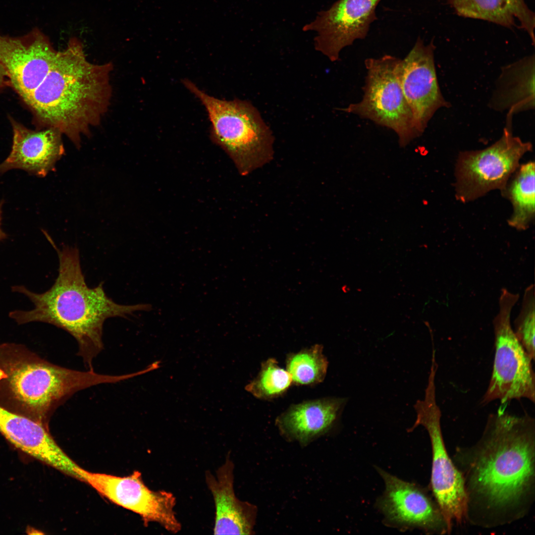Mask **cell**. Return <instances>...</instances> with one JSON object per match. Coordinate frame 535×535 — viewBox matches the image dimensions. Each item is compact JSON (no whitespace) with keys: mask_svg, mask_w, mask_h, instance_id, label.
<instances>
[{"mask_svg":"<svg viewBox=\"0 0 535 535\" xmlns=\"http://www.w3.org/2000/svg\"><path fill=\"white\" fill-rule=\"evenodd\" d=\"M519 295L503 288L498 312L493 320L495 353L493 369L487 389L480 404L494 400L501 404L513 399L535 401L534 361L518 339L511 324L512 309Z\"/></svg>","mask_w":535,"mask_h":535,"instance_id":"cell-7","label":"cell"},{"mask_svg":"<svg viewBox=\"0 0 535 535\" xmlns=\"http://www.w3.org/2000/svg\"><path fill=\"white\" fill-rule=\"evenodd\" d=\"M323 350L321 344H317L287 355L286 370L293 384L313 386L324 380L328 361Z\"/></svg>","mask_w":535,"mask_h":535,"instance_id":"cell-22","label":"cell"},{"mask_svg":"<svg viewBox=\"0 0 535 535\" xmlns=\"http://www.w3.org/2000/svg\"><path fill=\"white\" fill-rule=\"evenodd\" d=\"M4 203V201L2 200L0 202V241L5 239L7 237V235L5 232L3 231L1 228V222L2 219V207Z\"/></svg>","mask_w":535,"mask_h":535,"instance_id":"cell-26","label":"cell"},{"mask_svg":"<svg viewBox=\"0 0 535 535\" xmlns=\"http://www.w3.org/2000/svg\"><path fill=\"white\" fill-rule=\"evenodd\" d=\"M111 63H93L82 42L71 38L58 51L40 84L23 101L39 129L53 128L79 148L107 111L112 96Z\"/></svg>","mask_w":535,"mask_h":535,"instance_id":"cell-2","label":"cell"},{"mask_svg":"<svg viewBox=\"0 0 535 535\" xmlns=\"http://www.w3.org/2000/svg\"><path fill=\"white\" fill-rule=\"evenodd\" d=\"M380 1L338 0L319 12L303 29L316 32V49L330 61H337L343 48L366 37L371 24L377 19L375 9Z\"/></svg>","mask_w":535,"mask_h":535,"instance_id":"cell-11","label":"cell"},{"mask_svg":"<svg viewBox=\"0 0 535 535\" xmlns=\"http://www.w3.org/2000/svg\"><path fill=\"white\" fill-rule=\"evenodd\" d=\"M58 51L37 28L20 37L0 34V63L9 86L24 101L51 68Z\"/></svg>","mask_w":535,"mask_h":535,"instance_id":"cell-12","label":"cell"},{"mask_svg":"<svg viewBox=\"0 0 535 535\" xmlns=\"http://www.w3.org/2000/svg\"><path fill=\"white\" fill-rule=\"evenodd\" d=\"M506 406L488 416L473 466L476 491L495 507L518 501L534 474L535 420L511 414Z\"/></svg>","mask_w":535,"mask_h":535,"instance_id":"cell-3","label":"cell"},{"mask_svg":"<svg viewBox=\"0 0 535 535\" xmlns=\"http://www.w3.org/2000/svg\"><path fill=\"white\" fill-rule=\"evenodd\" d=\"M45 235L58 255L57 278L49 290L40 294L24 286H12L13 291L28 297L35 308L28 311L15 310L9 316L19 323L41 321L66 331L77 341L78 355L86 368L94 370L93 361L104 347L105 321L116 317L127 318L137 311H149L152 306L118 304L107 295L102 282L96 287H88L82 272L78 249L67 246L59 249L47 233Z\"/></svg>","mask_w":535,"mask_h":535,"instance_id":"cell-1","label":"cell"},{"mask_svg":"<svg viewBox=\"0 0 535 535\" xmlns=\"http://www.w3.org/2000/svg\"><path fill=\"white\" fill-rule=\"evenodd\" d=\"M13 138L11 151L0 164V174L20 169L44 177L54 169L64 152L62 134L53 128L29 129L11 117Z\"/></svg>","mask_w":535,"mask_h":535,"instance_id":"cell-14","label":"cell"},{"mask_svg":"<svg viewBox=\"0 0 535 535\" xmlns=\"http://www.w3.org/2000/svg\"><path fill=\"white\" fill-rule=\"evenodd\" d=\"M378 472L385 487L380 507L389 521L428 530L445 523L440 510L420 488L380 469Z\"/></svg>","mask_w":535,"mask_h":535,"instance_id":"cell-16","label":"cell"},{"mask_svg":"<svg viewBox=\"0 0 535 535\" xmlns=\"http://www.w3.org/2000/svg\"><path fill=\"white\" fill-rule=\"evenodd\" d=\"M206 482L215 507L214 535H252L257 507L239 499L234 489V464L228 456L215 476L209 471Z\"/></svg>","mask_w":535,"mask_h":535,"instance_id":"cell-17","label":"cell"},{"mask_svg":"<svg viewBox=\"0 0 535 535\" xmlns=\"http://www.w3.org/2000/svg\"><path fill=\"white\" fill-rule=\"evenodd\" d=\"M402 59L388 54L365 60L363 96L341 110L394 131L400 147L420 136L400 80Z\"/></svg>","mask_w":535,"mask_h":535,"instance_id":"cell-6","label":"cell"},{"mask_svg":"<svg viewBox=\"0 0 535 535\" xmlns=\"http://www.w3.org/2000/svg\"><path fill=\"white\" fill-rule=\"evenodd\" d=\"M490 107L507 110V120L535 107V56L526 57L502 68L490 102Z\"/></svg>","mask_w":535,"mask_h":535,"instance_id":"cell-19","label":"cell"},{"mask_svg":"<svg viewBox=\"0 0 535 535\" xmlns=\"http://www.w3.org/2000/svg\"><path fill=\"white\" fill-rule=\"evenodd\" d=\"M435 372H429L425 397L414 405L416 419L411 431L423 426L429 435L432 449L431 485L446 528L453 521L461 522L468 507V496L464 479L452 462L443 439L441 412L436 400Z\"/></svg>","mask_w":535,"mask_h":535,"instance_id":"cell-9","label":"cell"},{"mask_svg":"<svg viewBox=\"0 0 535 535\" xmlns=\"http://www.w3.org/2000/svg\"><path fill=\"white\" fill-rule=\"evenodd\" d=\"M0 432L17 448L80 480L81 468L58 445L43 424L0 406Z\"/></svg>","mask_w":535,"mask_h":535,"instance_id":"cell-15","label":"cell"},{"mask_svg":"<svg viewBox=\"0 0 535 535\" xmlns=\"http://www.w3.org/2000/svg\"><path fill=\"white\" fill-rule=\"evenodd\" d=\"M292 383L287 370L280 367L275 359L269 358L262 363L257 376L245 389L257 399L270 400L283 395Z\"/></svg>","mask_w":535,"mask_h":535,"instance_id":"cell-23","label":"cell"},{"mask_svg":"<svg viewBox=\"0 0 535 535\" xmlns=\"http://www.w3.org/2000/svg\"><path fill=\"white\" fill-rule=\"evenodd\" d=\"M457 14L525 30L535 43V13L524 0H447ZM518 27V26H517Z\"/></svg>","mask_w":535,"mask_h":535,"instance_id":"cell-20","label":"cell"},{"mask_svg":"<svg viewBox=\"0 0 535 535\" xmlns=\"http://www.w3.org/2000/svg\"><path fill=\"white\" fill-rule=\"evenodd\" d=\"M7 378V374L3 371L0 369V380Z\"/></svg>","mask_w":535,"mask_h":535,"instance_id":"cell-27","label":"cell"},{"mask_svg":"<svg viewBox=\"0 0 535 535\" xmlns=\"http://www.w3.org/2000/svg\"><path fill=\"white\" fill-rule=\"evenodd\" d=\"M7 86H9L7 73L3 66L0 63V91Z\"/></svg>","mask_w":535,"mask_h":535,"instance_id":"cell-25","label":"cell"},{"mask_svg":"<svg viewBox=\"0 0 535 535\" xmlns=\"http://www.w3.org/2000/svg\"><path fill=\"white\" fill-rule=\"evenodd\" d=\"M530 142L514 136L512 123H506L501 137L482 150L461 152L455 166L456 198L468 202L490 191L502 192L522 157L532 150Z\"/></svg>","mask_w":535,"mask_h":535,"instance_id":"cell-8","label":"cell"},{"mask_svg":"<svg viewBox=\"0 0 535 535\" xmlns=\"http://www.w3.org/2000/svg\"><path fill=\"white\" fill-rule=\"evenodd\" d=\"M182 83L205 107L212 123L211 139L228 154L241 174H249L272 158L271 131L251 103L210 96L188 79Z\"/></svg>","mask_w":535,"mask_h":535,"instance_id":"cell-4","label":"cell"},{"mask_svg":"<svg viewBox=\"0 0 535 535\" xmlns=\"http://www.w3.org/2000/svg\"><path fill=\"white\" fill-rule=\"evenodd\" d=\"M535 297L533 284L525 290L522 307L514 321V332L520 343L534 361L535 357Z\"/></svg>","mask_w":535,"mask_h":535,"instance_id":"cell-24","label":"cell"},{"mask_svg":"<svg viewBox=\"0 0 535 535\" xmlns=\"http://www.w3.org/2000/svg\"><path fill=\"white\" fill-rule=\"evenodd\" d=\"M347 401L326 397L292 404L276 417L275 425L285 438L305 445L333 427Z\"/></svg>","mask_w":535,"mask_h":535,"instance_id":"cell-18","label":"cell"},{"mask_svg":"<svg viewBox=\"0 0 535 535\" xmlns=\"http://www.w3.org/2000/svg\"><path fill=\"white\" fill-rule=\"evenodd\" d=\"M434 49L432 41L425 45L418 37L401 62L400 80L403 92L420 135L439 109L450 106L438 84Z\"/></svg>","mask_w":535,"mask_h":535,"instance_id":"cell-13","label":"cell"},{"mask_svg":"<svg viewBox=\"0 0 535 535\" xmlns=\"http://www.w3.org/2000/svg\"><path fill=\"white\" fill-rule=\"evenodd\" d=\"M6 374L13 398L40 422L77 391L124 379L123 375L79 371L40 360L14 363Z\"/></svg>","mask_w":535,"mask_h":535,"instance_id":"cell-5","label":"cell"},{"mask_svg":"<svg viewBox=\"0 0 535 535\" xmlns=\"http://www.w3.org/2000/svg\"><path fill=\"white\" fill-rule=\"evenodd\" d=\"M79 474L81 481L104 497L140 515L146 526L150 522H155L171 533L181 530V525L174 511V495L163 490L150 489L140 472L136 471L129 476L121 477L92 473L81 468Z\"/></svg>","mask_w":535,"mask_h":535,"instance_id":"cell-10","label":"cell"},{"mask_svg":"<svg viewBox=\"0 0 535 535\" xmlns=\"http://www.w3.org/2000/svg\"><path fill=\"white\" fill-rule=\"evenodd\" d=\"M501 193L513 206L508 224L517 230L527 229L534 220L535 214L534 162L530 161L520 165Z\"/></svg>","mask_w":535,"mask_h":535,"instance_id":"cell-21","label":"cell"}]
</instances>
